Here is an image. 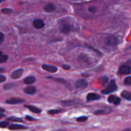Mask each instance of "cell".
<instances>
[{"label":"cell","instance_id":"cell-1","mask_svg":"<svg viewBox=\"0 0 131 131\" xmlns=\"http://www.w3.org/2000/svg\"><path fill=\"white\" fill-rule=\"evenodd\" d=\"M118 89L117 85H116V83L115 82V81L114 79L111 81V82L110 83V84H108V86H107V88H105L104 90H102V94L107 95L109 93H111L112 92H116Z\"/></svg>","mask_w":131,"mask_h":131},{"label":"cell","instance_id":"cell-2","mask_svg":"<svg viewBox=\"0 0 131 131\" xmlns=\"http://www.w3.org/2000/svg\"><path fill=\"white\" fill-rule=\"evenodd\" d=\"M105 44L109 47L116 46L118 43V39L114 35H110L106 37L104 40Z\"/></svg>","mask_w":131,"mask_h":131},{"label":"cell","instance_id":"cell-3","mask_svg":"<svg viewBox=\"0 0 131 131\" xmlns=\"http://www.w3.org/2000/svg\"><path fill=\"white\" fill-rule=\"evenodd\" d=\"M75 86L78 89H84L88 86V82L85 79H78L75 83Z\"/></svg>","mask_w":131,"mask_h":131},{"label":"cell","instance_id":"cell-4","mask_svg":"<svg viewBox=\"0 0 131 131\" xmlns=\"http://www.w3.org/2000/svg\"><path fill=\"white\" fill-rule=\"evenodd\" d=\"M131 68L129 65H122L119 69V73L122 75H129L130 74Z\"/></svg>","mask_w":131,"mask_h":131},{"label":"cell","instance_id":"cell-5","mask_svg":"<svg viewBox=\"0 0 131 131\" xmlns=\"http://www.w3.org/2000/svg\"><path fill=\"white\" fill-rule=\"evenodd\" d=\"M24 72V69H18L16 70H14V72H12V73L11 74V78L14 79H19L21 77V75H23V73Z\"/></svg>","mask_w":131,"mask_h":131},{"label":"cell","instance_id":"cell-6","mask_svg":"<svg viewBox=\"0 0 131 131\" xmlns=\"http://www.w3.org/2000/svg\"><path fill=\"white\" fill-rule=\"evenodd\" d=\"M25 101L24 99H22L20 98H10L7 99L5 102L8 104H21Z\"/></svg>","mask_w":131,"mask_h":131},{"label":"cell","instance_id":"cell-7","mask_svg":"<svg viewBox=\"0 0 131 131\" xmlns=\"http://www.w3.org/2000/svg\"><path fill=\"white\" fill-rule=\"evenodd\" d=\"M42 69L44 70H46L47 72H49L51 73L56 72L58 70V68L55 66H52V65H47V64H43L42 65Z\"/></svg>","mask_w":131,"mask_h":131},{"label":"cell","instance_id":"cell-8","mask_svg":"<svg viewBox=\"0 0 131 131\" xmlns=\"http://www.w3.org/2000/svg\"><path fill=\"white\" fill-rule=\"evenodd\" d=\"M8 129L11 130H23V129H27L28 127L20 125V124H11V125H9Z\"/></svg>","mask_w":131,"mask_h":131},{"label":"cell","instance_id":"cell-9","mask_svg":"<svg viewBox=\"0 0 131 131\" xmlns=\"http://www.w3.org/2000/svg\"><path fill=\"white\" fill-rule=\"evenodd\" d=\"M33 26L36 29H41L44 27L45 24L42 19H35L33 22Z\"/></svg>","mask_w":131,"mask_h":131},{"label":"cell","instance_id":"cell-10","mask_svg":"<svg viewBox=\"0 0 131 131\" xmlns=\"http://www.w3.org/2000/svg\"><path fill=\"white\" fill-rule=\"evenodd\" d=\"M100 99H101V96H99L98 94L95 93H90L86 96V100L88 102L97 101V100H99Z\"/></svg>","mask_w":131,"mask_h":131},{"label":"cell","instance_id":"cell-11","mask_svg":"<svg viewBox=\"0 0 131 131\" xmlns=\"http://www.w3.org/2000/svg\"><path fill=\"white\" fill-rule=\"evenodd\" d=\"M24 92L28 95H33L36 92V88L33 86H28L23 90Z\"/></svg>","mask_w":131,"mask_h":131},{"label":"cell","instance_id":"cell-12","mask_svg":"<svg viewBox=\"0 0 131 131\" xmlns=\"http://www.w3.org/2000/svg\"><path fill=\"white\" fill-rule=\"evenodd\" d=\"M43 10L47 12H52L56 10V6L52 3H48L43 7Z\"/></svg>","mask_w":131,"mask_h":131},{"label":"cell","instance_id":"cell-13","mask_svg":"<svg viewBox=\"0 0 131 131\" xmlns=\"http://www.w3.org/2000/svg\"><path fill=\"white\" fill-rule=\"evenodd\" d=\"M35 78L34 76H28L26 77L25 79H24V83H25L26 84H28V85H29V84H32L33 83H34L35 82Z\"/></svg>","mask_w":131,"mask_h":131},{"label":"cell","instance_id":"cell-14","mask_svg":"<svg viewBox=\"0 0 131 131\" xmlns=\"http://www.w3.org/2000/svg\"><path fill=\"white\" fill-rule=\"evenodd\" d=\"M24 107H26V108H28V110H30L31 112L34 113H37V114L40 113L41 111H41L40 109L38 108V107H35V106H28V105H25V106H24Z\"/></svg>","mask_w":131,"mask_h":131},{"label":"cell","instance_id":"cell-15","mask_svg":"<svg viewBox=\"0 0 131 131\" xmlns=\"http://www.w3.org/2000/svg\"><path fill=\"white\" fill-rule=\"evenodd\" d=\"M60 31H61V33H64V34H67L71 31V27L68 24H65L61 27Z\"/></svg>","mask_w":131,"mask_h":131},{"label":"cell","instance_id":"cell-16","mask_svg":"<svg viewBox=\"0 0 131 131\" xmlns=\"http://www.w3.org/2000/svg\"><path fill=\"white\" fill-rule=\"evenodd\" d=\"M121 95L123 98H124L125 99L127 100V101H131V94L127 90H124L122 92Z\"/></svg>","mask_w":131,"mask_h":131},{"label":"cell","instance_id":"cell-17","mask_svg":"<svg viewBox=\"0 0 131 131\" xmlns=\"http://www.w3.org/2000/svg\"><path fill=\"white\" fill-rule=\"evenodd\" d=\"M8 121H11V122H23V120L20 118L16 117V116H10V117L8 118H7Z\"/></svg>","mask_w":131,"mask_h":131},{"label":"cell","instance_id":"cell-18","mask_svg":"<svg viewBox=\"0 0 131 131\" xmlns=\"http://www.w3.org/2000/svg\"><path fill=\"white\" fill-rule=\"evenodd\" d=\"M8 56L6 54H3L1 52H0V63L5 62L8 60Z\"/></svg>","mask_w":131,"mask_h":131},{"label":"cell","instance_id":"cell-19","mask_svg":"<svg viewBox=\"0 0 131 131\" xmlns=\"http://www.w3.org/2000/svg\"><path fill=\"white\" fill-rule=\"evenodd\" d=\"M62 110H51L48 111V113L50 115H54V114H58L59 113H61Z\"/></svg>","mask_w":131,"mask_h":131},{"label":"cell","instance_id":"cell-20","mask_svg":"<svg viewBox=\"0 0 131 131\" xmlns=\"http://www.w3.org/2000/svg\"><path fill=\"white\" fill-rule=\"evenodd\" d=\"M124 84L127 86L131 85V76H128L125 78L124 80Z\"/></svg>","mask_w":131,"mask_h":131},{"label":"cell","instance_id":"cell-21","mask_svg":"<svg viewBox=\"0 0 131 131\" xmlns=\"http://www.w3.org/2000/svg\"><path fill=\"white\" fill-rule=\"evenodd\" d=\"M107 113L106 110H97V111H95L94 115H103V114H106Z\"/></svg>","mask_w":131,"mask_h":131},{"label":"cell","instance_id":"cell-22","mask_svg":"<svg viewBox=\"0 0 131 131\" xmlns=\"http://www.w3.org/2000/svg\"><path fill=\"white\" fill-rule=\"evenodd\" d=\"M1 12H2L3 13H4V14H10L13 12V10L10 8H3L2 10H1Z\"/></svg>","mask_w":131,"mask_h":131},{"label":"cell","instance_id":"cell-23","mask_svg":"<svg viewBox=\"0 0 131 131\" xmlns=\"http://www.w3.org/2000/svg\"><path fill=\"white\" fill-rule=\"evenodd\" d=\"M88 120V117L86 116H80V117L76 119V120L79 122H85L86 120Z\"/></svg>","mask_w":131,"mask_h":131},{"label":"cell","instance_id":"cell-24","mask_svg":"<svg viewBox=\"0 0 131 131\" xmlns=\"http://www.w3.org/2000/svg\"><path fill=\"white\" fill-rule=\"evenodd\" d=\"M9 125L8 122L3 121L0 122V127L1 128H6Z\"/></svg>","mask_w":131,"mask_h":131},{"label":"cell","instance_id":"cell-25","mask_svg":"<svg viewBox=\"0 0 131 131\" xmlns=\"http://www.w3.org/2000/svg\"><path fill=\"white\" fill-rule=\"evenodd\" d=\"M14 84H12V83H9V84H6L4 86V89L5 90H10L11 88H12L14 87Z\"/></svg>","mask_w":131,"mask_h":131},{"label":"cell","instance_id":"cell-26","mask_svg":"<svg viewBox=\"0 0 131 131\" xmlns=\"http://www.w3.org/2000/svg\"><path fill=\"white\" fill-rule=\"evenodd\" d=\"M120 102H121V99H120L119 97H116V98L115 99V100H114V101L113 103L115 105H118V104H120Z\"/></svg>","mask_w":131,"mask_h":131},{"label":"cell","instance_id":"cell-27","mask_svg":"<svg viewBox=\"0 0 131 131\" xmlns=\"http://www.w3.org/2000/svg\"><path fill=\"white\" fill-rule=\"evenodd\" d=\"M48 79H52L56 81H58L61 83H65V81L63 80V79H58V78H51V77H47Z\"/></svg>","mask_w":131,"mask_h":131},{"label":"cell","instance_id":"cell-28","mask_svg":"<svg viewBox=\"0 0 131 131\" xmlns=\"http://www.w3.org/2000/svg\"><path fill=\"white\" fill-rule=\"evenodd\" d=\"M115 98H116V96L111 95H110V97H108V99H107L108 100V102H110V103H113Z\"/></svg>","mask_w":131,"mask_h":131},{"label":"cell","instance_id":"cell-29","mask_svg":"<svg viewBox=\"0 0 131 131\" xmlns=\"http://www.w3.org/2000/svg\"><path fill=\"white\" fill-rule=\"evenodd\" d=\"M88 11L91 13H95L97 11V8L95 6H90V7L88 8Z\"/></svg>","mask_w":131,"mask_h":131},{"label":"cell","instance_id":"cell-30","mask_svg":"<svg viewBox=\"0 0 131 131\" xmlns=\"http://www.w3.org/2000/svg\"><path fill=\"white\" fill-rule=\"evenodd\" d=\"M6 79V78L5 75H1V74H0V83H2V82L5 81Z\"/></svg>","mask_w":131,"mask_h":131},{"label":"cell","instance_id":"cell-31","mask_svg":"<svg viewBox=\"0 0 131 131\" xmlns=\"http://www.w3.org/2000/svg\"><path fill=\"white\" fill-rule=\"evenodd\" d=\"M4 38H5V35L3 33H1V32H0V43H1L3 42Z\"/></svg>","mask_w":131,"mask_h":131},{"label":"cell","instance_id":"cell-32","mask_svg":"<svg viewBox=\"0 0 131 131\" xmlns=\"http://www.w3.org/2000/svg\"><path fill=\"white\" fill-rule=\"evenodd\" d=\"M26 119L27 120H29V121H34V120H36L35 118L31 117V116H29V115H26Z\"/></svg>","mask_w":131,"mask_h":131},{"label":"cell","instance_id":"cell-33","mask_svg":"<svg viewBox=\"0 0 131 131\" xmlns=\"http://www.w3.org/2000/svg\"><path fill=\"white\" fill-rule=\"evenodd\" d=\"M62 67H63V69H65V70H69V69H70V66L69 65H63Z\"/></svg>","mask_w":131,"mask_h":131},{"label":"cell","instance_id":"cell-34","mask_svg":"<svg viewBox=\"0 0 131 131\" xmlns=\"http://www.w3.org/2000/svg\"><path fill=\"white\" fill-rule=\"evenodd\" d=\"M107 81H108V78H107V77H104V81H103L104 85H105V84H106V83H107Z\"/></svg>","mask_w":131,"mask_h":131},{"label":"cell","instance_id":"cell-35","mask_svg":"<svg viewBox=\"0 0 131 131\" xmlns=\"http://www.w3.org/2000/svg\"><path fill=\"white\" fill-rule=\"evenodd\" d=\"M4 116H5V115H4V114L1 113H0V119L2 118H3Z\"/></svg>","mask_w":131,"mask_h":131},{"label":"cell","instance_id":"cell-36","mask_svg":"<svg viewBox=\"0 0 131 131\" xmlns=\"http://www.w3.org/2000/svg\"><path fill=\"white\" fill-rule=\"evenodd\" d=\"M5 111V110H4V109H3V108H1V107H0V113H4Z\"/></svg>","mask_w":131,"mask_h":131},{"label":"cell","instance_id":"cell-37","mask_svg":"<svg viewBox=\"0 0 131 131\" xmlns=\"http://www.w3.org/2000/svg\"><path fill=\"white\" fill-rule=\"evenodd\" d=\"M122 131H131V130H130V129H129V128H127V129H125Z\"/></svg>","mask_w":131,"mask_h":131},{"label":"cell","instance_id":"cell-38","mask_svg":"<svg viewBox=\"0 0 131 131\" xmlns=\"http://www.w3.org/2000/svg\"><path fill=\"white\" fill-rule=\"evenodd\" d=\"M82 75L84 77H88L90 75V74H82Z\"/></svg>","mask_w":131,"mask_h":131},{"label":"cell","instance_id":"cell-39","mask_svg":"<svg viewBox=\"0 0 131 131\" xmlns=\"http://www.w3.org/2000/svg\"><path fill=\"white\" fill-rule=\"evenodd\" d=\"M3 71H5V69H3V68H0V72H3Z\"/></svg>","mask_w":131,"mask_h":131},{"label":"cell","instance_id":"cell-40","mask_svg":"<svg viewBox=\"0 0 131 131\" xmlns=\"http://www.w3.org/2000/svg\"><path fill=\"white\" fill-rule=\"evenodd\" d=\"M56 131H65L64 130H63V129H58V130H56Z\"/></svg>","mask_w":131,"mask_h":131},{"label":"cell","instance_id":"cell-41","mask_svg":"<svg viewBox=\"0 0 131 131\" xmlns=\"http://www.w3.org/2000/svg\"><path fill=\"white\" fill-rule=\"evenodd\" d=\"M5 0H0V3H2V2H3V1H5Z\"/></svg>","mask_w":131,"mask_h":131},{"label":"cell","instance_id":"cell-42","mask_svg":"<svg viewBox=\"0 0 131 131\" xmlns=\"http://www.w3.org/2000/svg\"></svg>","mask_w":131,"mask_h":131}]
</instances>
